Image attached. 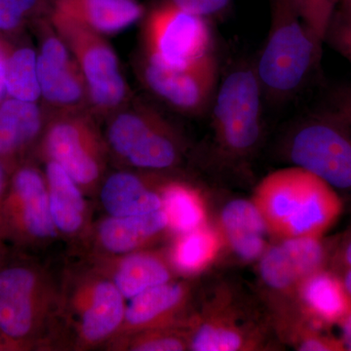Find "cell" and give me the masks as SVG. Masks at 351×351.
Listing matches in <instances>:
<instances>
[{
    "instance_id": "obj_1",
    "label": "cell",
    "mask_w": 351,
    "mask_h": 351,
    "mask_svg": "<svg viewBox=\"0 0 351 351\" xmlns=\"http://www.w3.org/2000/svg\"><path fill=\"white\" fill-rule=\"evenodd\" d=\"M253 202L269 233L280 239L323 237L343 212L336 189L295 165L267 175L258 184Z\"/></svg>"
},
{
    "instance_id": "obj_18",
    "label": "cell",
    "mask_w": 351,
    "mask_h": 351,
    "mask_svg": "<svg viewBox=\"0 0 351 351\" xmlns=\"http://www.w3.org/2000/svg\"><path fill=\"white\" fill-rule=\"evenodd\" d=\"M92 267L108 276L125 300L147 289L174 280L168 257L145 250L120 256H93Z\"/></svg>"
},
{
    "instance_id": "obj_28",
    "label": "cell",
    "mask_w": 351,
    "mask_h": 351,
    "mask_svg": "<svg viewBox=\"0 0 351 351\" xmlns=\"http://www.w3.org/2000/svg\"><path fill=\"white\" fill-rule=\"evenodd\" d=\"M110 350L182 351L189 350L188 324L154 328L110 339L105 346Z\"/></svg>"
},
{
    "instance_id": "obj_40",
    "label": "cell",
    "mask_w": 351,
    "mask_h": 351,
    "mask_svg": "<svg viewBox=\"0 0 351 351\" xmlns=\"http://www.w3.org/2000/svg\"><path fill=\"white\" fill-rule=\"evenodd\" d=\"M9 258V252L7 249V243L3 240L0 239V267L6 262Z\"/></svg>"
},
{
    "instance_id": "obj_19",
    "label": "cell",
    "mask_w": 351,
    "mask_h": 351,
    "mask_svg": "<svg viewBox=\"0 0 351 351\" xmlns=\"http://www.w3.org/2000/svg\"><path fill=\"white\" fill-rule=\"evenodd\" d=\"M47 114L38 103L6 97L0 103V159L13 168L36 151Z\"/></svg>"
},
{
    "instance_id": "obj_24",
    "label": "cell",
    "mask_w": 351,
    "mask_h": 351,
    "mask_svg": "<svg viewBox=\"0 0 351 351\" xmlns=\"http://www.w3.org/2000/svg\"><path fill=\"white\" fill-rule=\"evenodd\" d=\"M51 9L94 31L114 34L142 19L145 8L138 0H49Z\"/></svg>"
},
{
    "instance_id": "obj_3",
    "label": "cell",
    "mask_w": 351,
    "mask_h": 351,
    "mask_svg": "<svg viewBox=\"0 0 351 351\" xmlns=\"http://www.w3.org/2000/svg\"><path fill=\"white\" fill-rule=\"evenodd\" d=\"M104 121L108 154L120 162L147 171L171 169L181 162L182 136L152 104L133 97Z\"/></svg>"
},
{
    "instance_id": "obj_31",
    "label": "cell",
    "mask_w": 351,
    "mask_h": 351,
    "mask_svg": "<svg viewBox=\"0 0 351 351\" xmlns=\"http://www.w3.org/2000/svg\"><path fill=\"white\" fill-rule=\"evenodd\" d=\"M329 269L338 274L351 269V228L334 242Z\"/></svg>"
},
{
    "instance_id": "obj_22",
    "label": "cell",
    "mask_w": 351,
    "mask_h": 351,
    "mask_svg": "<svg viewBox=\"0 0 351 351\" xmlns=\"http://www.w3.org/2000/svg\"><path fill=\"white\" fill-rule=\"evenodd\" d=\"M144 176L117 171L106 176L99 188L101 208L108 216L127 217L162 209L159 186Z\"/></svg>"
},
{
    "instance_id": "obj_16",
    "label": "cell",
    "mask_w": 351,
    "mask_h": 351,
    "mask_svg": "<svg viewBox=\"0 0 351 351\" xmlns=\"http://www.w3.org/2000/svg\"><path fill=\"white\" fill-rule=\"evenodd\" d=\"M191 300L188 283L172 280L147 289L129 300L123 322L112 339L154 328L186 325Z\"/></svg>"
},
{
    "instance_id": "obj_11",
    "label": "cell",
    "mask_w": 351,
    "mask_h": 351,
    "mask_svg": "<svg viewBox=\"0 0 351 351\" xmlns=\"http://www.w3.org/2000/svg\"><path fill=\"white\" fill-rule=\"evenodd\" d=\"M144 57L169 69H182L211 53L212 34L205 17L168 0L154 7L143 27Z\"/></svg>"
},
{
    "instance_id": "obj_38",
    "label": "cell",
    "mask_w": 351,
    "mask_h": 351,
    "mask_svg": "<svg viewBox=\"0 0 351 351\" xmlns=\"http://www.w3.org/2000/svg\"><path fill=\"white\" fill-rule=\"evenodd\" d=\"M339 6L341 8V20L351 25V0H339Z\"/></svg>"
},
{
    "instance_id": "obj_8",
    "label": "cell",
    "mask_w": 351,
    "mask_h": 351,
    "mask_svg": "<svg viewBox=\"0 0 351 351\" xmlns=\"http://www.w3.org/2000/svg\"><path fill=\"white\" fill-rule=\"evenodd\" d=\"M284 152L336 189L351 193V126L328 112L302 120L286 138Z\"/></svg>"
},
{
    "instance_id": "obj_23",
    "label": "cell",
    "mask_w": 351,
    "mask_h": 351,
    "mask_svg": "<svg viewBox=\"0 0 351 351\" xmlns=\"http://www.w3.org/2000/svg\"><path fill=\"white\" fill-rule=\"evenodd\" d=\"M219 230L225 245L245 262L262 258L267 250V223L253 201L234 199L219 215Z\"/></svg>"
},
{
    "instance_id": "obj_6",
    "label": "cell",
    "mask_w": 351,
    "mask_h": 351,
    "mask_svg": "<svg viewBox=\"0 0 351 351\" xmlns=\"http://www.w3.org/2000/svg\"><path fill=\"white\" fill-rule=\"evenodd\" d=\"M125 308L114 283L92 265L69 276L61 289L59 316L73 331L75 350L107 345L121 327Z\"/></svg>"
},
{
    "instance_id": "obj_41",
    "label": "cell",
    "mask_w": 351,
    "mask_h": 351,
    "mask_svg": "<svg viewBox=\"0 0 351 351\" xmlns=\"http://www.w3.org/2000/svg\"><path fill=\"white\" fill-rule=\"evenodd\" d=\"M1 350H9L8 346H6V343L0 339V351Z\"/></svg>"
},
{
    "instance_id": "obj_14",
    "label": "cell",
    "mask_w": 351,
    "mask_h": 351,
    "mask_svg": "<svg viewBox=\"0 0 351 351\" xmlns=\"http://www.w3.org/2000/svg\"><path fill=\"white\" fill-rule=\"evenodd\" d=\"M143 85L152 95L184 114L202 113L211 103L218 80L213 53L182 69H169L143 57L137 63Z\"/></svg>"
},
{
    "instance_id": "obj_39",
    "label": "cell",
    "mask_w": 351,
    "mask_h": 351,
    "mask_svg": "<svg viewBox=\"0 0 351 351\" xmlns=\"http://www.w3.org/2000/svg\"><path fill=\"white\" fill-rule=\"evenodd\" d=\"M339 276H341V281H343L346 292L348 293V295H350L351 298V269L341 272Z\"/></svg>"
},
{
    "instance_id": "obj_15",
    "label": "cell",
    "mask_w": 351,
    "mask_h": 351,
    "mask_svg": "<svg viewBox=\"0 0 351 351\" xmlns=\"http://www.w3.org/2000/svg\"><path fill=\"white\" fill-rule=\"evenodd\" d=\"M332 247L322 237L280 239L260 258L261 280L270 293L294 298L307 277L329 269Z\"/></svg>"
},
{
    "instance_id": "obj_9",
    "label": "cell",
    "mask_w": 351,
    "mask_h": 351,
    "mask_svg": "<svg viewBox=\"0 0 351 351\" xmlns=\"http://www.w3.org/2000/svg\"><path fill=\"white\" fill-rule=\"evenodd\" d=\"M59 237L51 216L43 170L27 159L11 175L0 215V239L22 248H34Z\"/></svg>"
},
{
    "instance_id": "obj_2",
    "label": "cell",
    "mask_w": 351,
    "mask_h": 351,
    "mask_svg": "<svg viewBox=\"0 0 351 351\" xmlns=\"http://www.w3.org/2000/svg\"><path fill=\"white\" fill-rule=\"evenodd\" d=\"M60 300L61 290L45 270L8 258L0 267V339L9 350H31L47 341Z\"/></svg>"
},
{
    "instance_id": "obj_4",
    "label": "cell",
    "mask_w": 351,
    "mask_h": 351,
    "mask_svg": "<svg viewBox=\"0 0 351 351\" xmlns=\"http://www.w3.org/2000/svg\"><path fill=\"white\" fill-rule=\"evenodd\" d=\"M321 48L297 0H271L269 36L256 68L263 91L274 99L294 93L319 60Z\"/></svg>"
},
{
    "instance_id": "obj_12",
    "label": "cell",
    "mask_w": 351,
    "mask_h": 351,
    "mask_svg": "<svg viewBox=\"0 0 351 351\" xmlns=\"http://www.w3.org/2000/svg\"><path fill=\"white\" fill-rule=\"evenodd\" d=\"M29 27L38 40V75L44 110H89L84 76L68 46L51 24L49 14L34 20Z\"/></svg>"
},
{
    "instance_id": "obj_25",
    "label": "cell",
    "mask_w": 351,
    "mask_h": 351,
    "mask_svg": "<svg viewBox=\"0 0 351 351\" xmlns=\"http://www.w3.org/2000/svg\"><path fill=\"white\" fill-rule=\"evenodd\" d=\"M225 246L219 228L208 225L176 235L168 260L173 270L182 276H193L207 269Z\"/></svg>"
},
{
    "instance_id": "obj_30",
    "label": "cell",
    "mask_w": 351,
    "mask_h": 351,
    "mask_svg": "<svg viewBox=\"0 0 351 351\" xmlns=\"http://www.w3.org/2000/svg\"><path fill=\"white\" fill-rule=\"evenodd\" d=\"M304 22L322 47L339 0H297Z\"/></svg>"
},
{
    "instance_id": "obj_26",
    "label": "cell",
    "mask_w": 351,
    "mask_h": 351,
    "mask_svg": "<svg viewBox=\"0 0 351 351\" xmlns=\"http://www.w3.org/2000/svg\"><path fill=\"white\" fill-rule=\"evenodd\" d=\"M6 36L8 38L5 71L7 97L38 103L41 94L38 75V50L32 46L25 32Z\"/></svg>"
},
{
    "instance_id": "obj_32",
    "label": "cell",
    "mask_w": 351,
    "mask_h": 351,
    "mask_svg": "<svg viewBox=\"0 0 351 351\" xmlns=\"http://www.w3.org/2000/svg\"><path fill=\"white\" fill-rule=\"evenodd\" d=\"M170 1L184 10L206 17L223 10L228 5L230 0H170Z\"/></svg>"
},
{
    "instance_id": "obj_37",
    "label": "cell",
    "mask_w": 351,
    "mask_h": 351,
    "mask_svg": "<svg viewBox=\"0 0 351 351\" xmlns=\"http://www.w3.org/2000/svg\"><path fill=\"white\" fill-rule=\"evenodd\" d=\"M339 327L341 330V339L346 350L351 351V313L346 316Z\"/></svg>"
},
{
    "instance_id": "obj_10",
    "label": "cell",
    "mask_w": 351,
    "mask_h": 351,
    "mask_svg": "<svg viewBox=\"0 0 351 351\" xmlns=\"http://www.w3.org/2000/svg\"><path fill=\"white\" fill-rule=\"evenodd\" d=\"M263 88L256 69L240 66L230 73L214 101L213 128L226 156H248L262 133Z\"/></svg>"
},
{
    "instance_id": "obj_35",
    "label": "cell",
    "mask_w": 351,
    "mask_h": 351,
    "mask_svg": "<svg viewBox=\"0 0 351 351\" xmlns=\"http://www.w3.org/2000/svg\"><path fill=\"white\" fill-rule=\"evenodd\" d=\"M8 51V38L0 34V103L7 97L5 84L6 57Z\"/></svg>"
},
{
    "instance_id": "obj_21",
    "label": "cell",
    "mask_w": 351,
    "mask_h": 351,
    "mask_svg": "<svg viewBox=\"0 0 351 351\" xmlns=\"http://www.w3.org/2000/svg\"><path fill=\"white\" fill-rule=\"evenodd\" d=\"M43 164L51 216L59 235L87 239L91 219L85 193L59 164L52 160H43Z\"/></svg>"
},
{
    "instance_id": "obj_5",
    "label": "cell",
    "mask_w": 351,
    "mask_h": 351,
    "mask_svg": "<svg viewBox=\"0 0 351 351\" xmlns=\"http://www.w3.org/2000/svg\"><path fill=\"white\" fill-rule=\"evenodd\" d=\"M46 114L34 154L40 160L59 164L85 195H96L106 177L110 156L99 120L88 110Z\"/></svg>"
},
{
    "instance_id": "obj_27",
    "label": "cell",
    "mask_w": 351,
    "mask_h": 351,
    "mask_svg": "<svg viewBox=\"0 0 351 351\" xmlns=\"http://www.w3.org/2000/svg\"><path fill=\"white\" fill-rule=\"evenodd\" d=\"M168 230L180 235L207 225V208L200 191L182 182H164L159 186Z\"/></svg>"
},
{
    "instance_id": "obj_29",
    "label": "cell",
    "mask_w": 351,
    "mask_h": 351,
    "mask_svg": "<svg viewBox=\"0 0 351 351\" xmlns=\"http://www.w3.org/2000/svg\"><path fill=\"white\" fill-rule=\"evenodd\" d=\"M50 10L49 0H0V34L25 32L34 20Z\"/></svg>"
},
{
    "instance_id": "obj_33",
    "label": "cell",
    "mask_w": 351,
    "mask_h": 351,
    "mask_svg": "<svg viewBox=\"0 0 351 351\" xmlns=\"http://www.w3.org/2000/svg\"><path fill=\"white\" fill-rule=\"evenodd\" d=\"M328 36H331L335 48L351 64V25L341 20L332 22Z\"/></svg>"
},
{
    "instance_id": "obj_34",
    "label": "cell",
    "mask_w": 351,
    "mask_h": 351,
    "mask_svg": "<svg viewBox=\"0 0 351 351\" xmlns=\"http://www.w3.org/2000/svg\"><path fill=\"white\" fill-rule=\"evenodd\" d=\"M351 126V87L343 88L335 95L330 110Z\"/></svg>"
},
{
    "instance_id": "obj_7",
    "label": "cell",
    "mask_w": 351,
    "mask_h": 351,
    "mask_svg": "<svg viewBox=\"0 0 351 351\" xmlns=\"http://www.w3.org/2000/svg\"><path fill=\"white\" fill-rule=\"evenodd\" d=\"M49 20L84 76L90 112L101 121L128 104L134 96L117 53L103 34L52 9Z\"/></svg>"
},
{
    "instance_id": "obj_36",
    "label": "cell",
    "mask_w": 351,
    "mask_h": 351,
    "mask_svg": "<svg viewBox=\"0 0 351 351\" xmlns=\"http://www.w3.org/2000/svg\"><path fill=\"white\" fill-rule=\"evenodd\" d=\"M14 169L15 168L0 159V215Z\"/></svg>"
},
{
    "instance_id": "obj_20",
    "label": "cell",
    "mask_w": 351,
    "mask_h": 351,
    "mask_svg": "<svg viewBox=\"0 0 351 351\" xmlns=\"http://www.w3.org/2000/svg\"><path fill=\"white\" fill-rule=\"evenodd\" d=\"M302 317L322 329L341 324L351 313V298L341 276L330 269L307 277L295 294Z\"/></svg>"
},
{
    "instance_id": "obj_13",
    "label": "cell",
    "mask_w": 351,
    "mask_h": 351,
    "mask_svg": "<svg viewBox=\"0 0 351 351\" xmlns=\"http://www.w3.org/2000/svg\"><path fill=\"white\" fill-rule=\"evenodd\" d=\"M242 308L232 292L219 290L200 313L189 317V350L243 351L262 348L263 327Z\"/></svg>"
},
{
    "instance_id": "obj_17",
    "label": "cell",
    "mask_w": 351,
    "mask_h": 351,
    "mask_svg": "<svg viewBox=\"0 0 351 351\" xmlns=\"http://www.w3.org/2000/svg\"><path fill=\"white\" fill-rule=\"evenodd\" d=\"M168 230L162 209L137 216H107L91 228L87 239L96 248L94 256H120L145 250Z\"/></svg>"
}]
</instances>
